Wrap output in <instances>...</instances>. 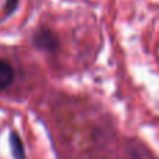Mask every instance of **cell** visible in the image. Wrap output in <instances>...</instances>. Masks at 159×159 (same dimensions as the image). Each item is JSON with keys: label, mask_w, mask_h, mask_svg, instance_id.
I'll return each instance as SVG.
<instances>
[{"label": "cell", "mask_w": 159, "mask_h": 159, "mask_svg": "<svg viewBox=\"0 0 159 159\" xmlns=\"http://www.w3.org/2000/svg\"><path fill=\"white\" fill-rule=\"evenodd\" d=\"M34 45H35L38 49L43 50V52H56L59 48V39L55 34L50 30H46V28H42V30H38L34 35Z\"/></svg>", "instance_id": "obj_1"}, {"label": "cell", "mask_w": 159, "mask_h": 159, "mask_svg": "<svg viewBox=\"0 0 159 159\" xmlns=\"http://www.w3.org/2000/svg\"><path fill=\"white\" fill-rule=\"evenodd\" d=\"M10 147H11V151H13L14 159H25L24 145H22L21 138L18 137V134L16 131H13L10 134Z\"/></svg>", "instance_id": "obj_3"}, {"label": "cell", "mask_w": 159, "mask_h": 159, "mask_svg": "<svg viewBox=\"0 0 159 159\" xmlns=\"http://www.w3.org/2000/svg\"><path fill=\"white\" fill-rule=\"evenodd\" d=\"M14 81V70L7 61L0 59V91L6 89Z\"/></svg>", "instance_id": "obj_2"}, {"label": "cell", "mask_w": 159, "mask_h": 159, "mask_svg": "<svg viewBox=\"0 0 159 159\" xmlns=\"http://www.w3.org/2000/svg\"><path fill=\"white\" fill-rule=\"evenodd\" d=\"M17 6H18V0H7V3H6V13L11 14L17 8Z\"/></svg>", "instance_id": "obj_4"}]
</instances>
